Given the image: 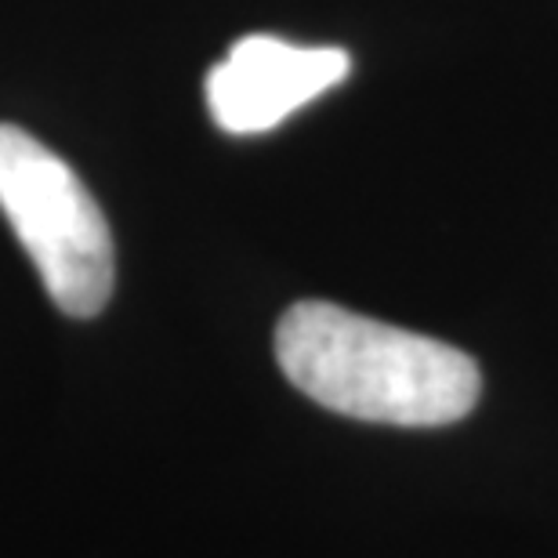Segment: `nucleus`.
<instances>
[{
    "instance_id": "obj_1",
    "label": "nucleus",
    "mask_w": 558,
    "mask_h": 558,
    "mask_svg": "<svg viewBox=\"0 0 558 558\" xmlns=\"http://www.w3.org/2000/svg\"><path fill=\"white\" fill-rule=\"evenodd\" d=\"M276 363L312 403L399 428L453 424L483 396V374L468 352L333 301H298L283 312Z\"/></svg>"
},
{
    "instance_id": "obj_2",
    "label": "nucleus",
    "mask_w": 558,
    "mask_h": 558,
    "mask_svg": "<svg viewBox=\"0 0 558 558\" xmlns=\"http://www.w3.org/2000/svg\"><path fill=\"white\" fill-rule=\"evenodd\" d=\"M0 215L65 316L92 319L117 279L113 232L76 171L29 131L0 124Z\"/></svg>"
},
{
    "instance_id": "obj_3",
    "label": "nucleus",
    "mask_w": 558,
    "mask_h": 558,
    "mask_svg": "<svg viewBox=\"0 0 558 558\" xmlns=\"http://www.w3.org/2000/svg\"><path fill=\"white\" fill-rule=\"evenodd\" d=\"M352 73L349 51L251 33L207 73L204 95L215 124L229 135H262Z\"/></svg>"
}]
</instances>
